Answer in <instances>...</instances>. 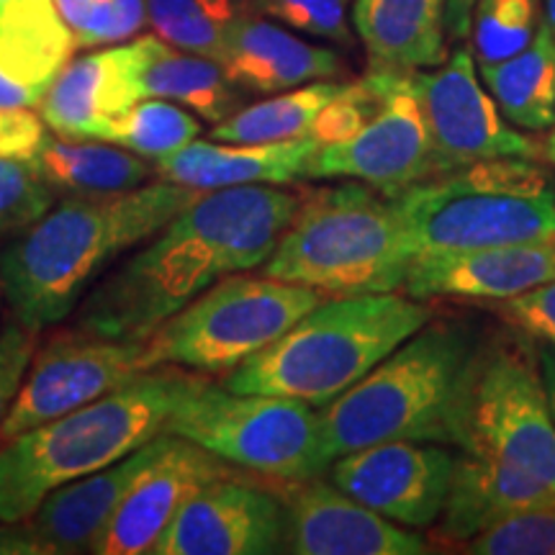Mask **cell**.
Masks as SVG:
<instances>
[{
  "label": "cell",
  "mask_w": 555,
  "mask_h": 555,
  "mask_svg": "<svg viewBox=\"0 0 555 555\" xmlns=\"http://www.w3.org/2000/svg\"><path fill=\"white\" fill-rule=\"evenodd\" d=\"M165 435H157L114 466L50 491L24 522L0 525V553H93L129 486L163 448Z\"/></svg>",
  "instance_id": "15"
},
{
  "label": "cell",
  "mask_w": 555,
  "mask_h": 555,
  "mask_svg": "<svg viewBox=\"0 0 555 555\" xmlns=\"http://www.w3.org/2000/svg\"><path fill=\"white\" fill-rule=\"evenodd\" d=\"M453 463L440 442L391 440L335 457L330 481L391 522L425 530L440 517Z\"/></svg>",
  "instance_id": "14"
},
{
  "label": "cell",
  "mask_w": 555,
  "mask_h": 555,
  "mask_svg": "<svg viewBox=\"0 0 555 555\" xmlns=\"http://www.w3.org/2000/svg\"><path fill=\"white\" fill-rule=\"evenodd\" d=\"M491 309H496L499 317L535 343L555 347V281L525 291L515 298L491 301Z\"/></svg>",
  "instance_id": "36"
},
{
  "label": "cell",
  "mask_w": 555,
  "mask_h": 555,
  "mask_svg": "<svg viewBox=\"0 0 555 555\" xmlns=\"http://www.w3.org/2000/svg\"><path fill=\"white\" fill-rule=\"evenodd\" d=\"M499 111L519 129L543 131L555 121V34L545 16L535 39L515 57L478 67Z\"/></svg>",
  "instance_id": "28"
},
{
  "label": "cell",
  "mask_w": 555,
  "mask_h": 555,
  "mask_svg": "<svg viewBox=\"0 0 555 555\" xmlns=\"http://www.w3.org/2000/svg\"><path fill=\"white\" fill-rule=\"evenodd\" d=\"M535 356H538L540 378H543V386H545L547 404H551V412H553V420H555V347L538 343Z\"/></svg>",
  "instance_id": "41"
},
{
  "label": "cell",
  "mask_w": 555,
  "mask_h": 555,
  "mask_svg": "<svg viewBox=\"0 0 555 555\" xmlns=\"http://www.w3.org/2000/svg\"><path fill=\"white\" fill-rule=\"evenodd\" d=\"M78 47H108L111 0H54Z\"/></svg>",
  "instance_id": "39"
},
{
  "label": "cell",
  "mask_w": 555,
  "mask_h": 555,
  "mask_svg": "<svg viewBox=\"0 0 555 555\" xmlns=\"http://www.w3.org/2000/svg\"><path fill=\"white\" fill-rule=\"evenodd\" d=\"M198 371L157 365L106 397L5 440L0 525L24 522L50 491L95 474L168 433V416Z\"/></svg>",
  "instance_id": "3"
},
{
  "label": "cell",
  "mask_w": 555,
  "mask_h": 555,
  "mask_svg": "<svg viewBox=\"0 0 555 555\" xmlns=\"http://www.w3.org/2000/svg\"><path fill=\"white\" fill-rule=\"evenodd\" d=\"M54 196L95 198L134 191L150 183L155 163H147L119 144L99 139L47 137L37 157L26 165Z\"/></svg>",
  "instance_id": "27"
},
{
  "label": "cell",
  "mask_w": 555,
  "mask_h": 555,
  "mask_svg": "<svg viewBox=\"0 0 555 555\" xmlns=\"http://www.w3.org/2000/svg\"><path fill=\"white\" fill-rule=\"evenodd\" d=\"M137 101H142L137 90V44L129 41L69 60L39 103V114L54 134L108 142L114 121Z\"/></svg>",
  "instance_id": "20"
},
{
  "label": "cell",
  "mask_w": 555,
  "mask_h": 555,
  "mask_svg": "<svg viewBox=\"0 0 555 555\" xmlns=\"http://www.w3.org/2000/svg\"><path fill=\"white\" fill-rule=\"evenodd\" d=\"M13 3V0H0V16H3L5 13V9H9V5Z\"/></svg>",
  "instance_id": "44"
},
{
  "label": "cell",
  "mask_w": 555,
  "mask_h": 555,
  "mask_svg": "<svg viewBox=\"0 0 555 555\" xmlns=\"http://www.w3.org/2000/svg\"><path fill=\"white\" fill-rule=\"evenodd\" d=\"M78 50L54 0H13L0 16V108H34Z\"/></svg>",
  "instance_id": "22"
},
{
  "label": "cell",
  "mask_w": 555,
  "mask_h": 555,
  "mask_svg": "<svg viewBox=\"0 0 555 555\" xmlns=\"http://www.w3.org/2000/svg\"><path fill=\"white\" fill-rule=\"evenodd\" d=\"M476 0H448L446 21H448V37L461 41L470 34V18H474Z\"/></svg>",
  "instance_id": "40"
},
{
  "label": "cell",
  "mask_w": 555,
  "mask_h": 555,
  "mask_svg": "<svg viewBox=\"0 0 555 555\" xmlns=\"http://www.w3.org/2000/svg\"><path fill=\"white\" fill-rule=\"evenodd\" d=\"M57 196L26 165L0 157V245L31 227Z\"/></svg>",
  "instance_id": "35"
},
{
  "label": "cell",
  "mask_w": 555,
  "mask_h": 555,
  "mask_svg": "<svg viewBox=\"0 0 555 555\" xmlns=\"http://www.w3.org/2000/svg\"><path fill=\"white\" fill-rule=\"evenodd\" d=\"M412 260L388 193L352 180L301 198L262 273L322 296L391 294Z\"/></svg>",
  "instance_id": "6"
},
{
  "label": "cell",
  "mask_w": 555,
  "mask_h": 555,
  "mask_svg": "<svg viewBox=\"0 0 555 555\" xmlns=\"http://www.w3.org/2000/svg\"><path fill=\"white\" fill-rule=\"evenodd\" d=\"M545 155H547V159H551V163L555 165V121H553V134H551V139H547Z\"/></svg>",
  "instance_id": "43"
},
{
  "label": "cell",
  "mask_w": 555,
  "mask_h": 555,
  "mask_svg": "<svg viewBox=\"0 0 555 555\" xmlns=\"http://www.w3.org/2000/svg\"><path fill=\"white\" fill-rule=\"evenodd\" d=\"M555 494L535 476L509 466L499 457L466 453L455 455L446 504L435 522L433 543L466 545L499 519L527 506L553 504Z\"/></svg>",
  "instance_id": "21"
},
{
  "label": "cell",
  "mask_w": 555,
  "mask_h": 555,
  "mask_svg": "<svg viewBox=\"0 0 555 555\" xmlns=\"http://www.w3.org/2000/svg\"><path fill=\"white\" fill-rule=\"evenodd\" d=\"M545 21L551 24V29L555 34V0H545Z\"/></svg>",
  "instance_id": "42"
},
{
  "label": "cell",
  "mask_w": 555,
  "mask_h": 555,
  "mask_svg": "<svg viewBox=\"0 0 555 555\" xmlns=\"http://www.w3.org/2000/svg\"><path fill=\"white\" fill-rule=\"evenodd\" d=\"M201 134V121L189 108L165 99H142L111 127L108 142L144 159H165Z\"/></svg>",
  "instance_id": "31"
},
{
  "label": "cell",
  "mask_w": 555,
  "mask_h": 555,
  "mask_svg": "<svg viewBox=\"0 0 555 555\" xmlns=\"http://www.w3.org/2000/svg\"><path fill=\"white\" fill-rule=\"evenodd\" d=\"M144 371H150L147 339L129 343L78 327L60 332L44 347H37L0 429V442L93 404Z\"/></svg>",
  "instance_id": "11"
},
{
  "label": "cell",
  "mask_w": 555,
  "mask_h": 555,
  "mask_svg": "<svg viewBox=\"0 0 555 555\" xmlns=\"http://www.w3.org/2000/svg\"><path fill=\"white\" fill-rule=\"evenodd\" d=\"M463 553L474 555H555V502L527 506L470 538Z\"/></svg>",
  "instance_id": "33"
},
{
  "label": "cell",
  "mask_w": 555,
  "mask_h": 555,
  "mask_svg": "<svg viewBox=\"0 0 555 555\" xmlns=\"http://www.w3.org/2000/svg\"><path fill=\"white\" fill-rule=\"evenodd\" d=\"M437 172L491 157H535V142L504 119L478 80L474 54L455 50L440 67L412 73Z\"/></svg>",
  "instance_id": "13"
},
{
  "label": "cell",
  "mask_w": 555,
  "mask_h": 555,
  "mask_svg": "<svg viewBox=\"0 0 555 555\" xmlns=\"http://www.w3.org/2000/svg\"><path fill=\"white\" fill-rule=\"evenodd\" d=\"M450 446L522 468L555 494V420L535 352L512 337L474 350Z\"/></svg>",
  "instance_id": "10"
},
{
  "label": "cell",
  "mask_w": 555,
  "mask_h": 555,
  "mask_svg": "<svg viewBox=\"0 0 555 555\" xmlns=\"http://www.w3.org/2000/svg\"><path fill=\"white\" fill-rule=\"evenodd\" d=\"M39 332L21 327L18 322L0 330V429L16 401L26 371L39 347Z\"/></svg>",
  "instance_id": "37"
},
{
  "label": "cell",
  "mask_w": 555,
  "mask_h": 555,
  "mask_svg": "<svg viewBox=\"0 0 555 555\" xmlns=\"http://www.w3.org/2000/svg\"><path fill=\"white\" fill-rule=\"evenodd\" d=\"M0 307H3V296H0ZM0 330H3V324H0Z\"/></svg>",
  "instance_id": "45"
},
{
  "label": "cell",
  "mask_w": 555,
  "mask_h": 555,
  "mask_svg": "<svg viewBox=\"0 0 555 555\" xmlns=\"http://www.w3.org/2000/svg\"><path fill=\"white\" fill-rule=\"evenodd\" d=\"M283 553V502L278 491L221 478L183 504L152 555Z\"/></svg>",
  "instance_id": "18"
},
{
  "label": "cell",
  "mask_w": 555,
  "mask_h": 555,
  "mask_svg": "<svg viewBox=\"0 0 555 555\" xmlns=\"http://www.w3.org/2000/svg\"><path fill=\"white\" fill-rule=\"evenodd\" d=\"M555 281V234L512 245L414 255L401 294L461 301H504Z\"/></svg>",
  "instance_id": "19"
},
{
  "label": "cell",
  "mask_w": 555,
  "mask_h": 555,
  "mask_svg": "<svg viewBox=\"0 0 555 555\" xmlns=\"http://www.w3.org/2000/svg\"><path fill=\"white\" fill-rule=\"evenodd\" d=\"M301 196L283 185L201 191L155 237L108 268L73 311L90 335L139 343L221 278L262 268Z\"/></svg>",
  "instance_id": "1"
},
{
  "label": "cell",
  "mask_w": 555,
  "mask_h": 555,
  "mask_svg": "<svg viewBox=\"0 0 555 555\" xmlns=\"http://www.w3.org/2000/svg\"><path fill=\"white\" fill-rule=\"evenodd\" d=\"M198 193L155 178L114 196L54 201L0 245V296L13 322L34 332L65 322L108 268L155 237Z\"/></svg>",
  "instance_id": "2"
},
{
  "label": "cell",
  "mask_w": 555,
  "mask_h": 555,
  "mask_svg": "<svg viewBox=\"0 0 555 555\" xmlns=\"http://www.w3.org/2000/svg\"><path fill=\"white\" fill-rule=\"evenodd\" d=\"M219 62L247 93H283L343 73L337 52L311 44L273 18L255 16V11L232 26Z\"/></svg>",
  "instance_id": "24"
},
{
  "label": "cell",
  "mask_w": 555,
  "mask_h": 555,
  "mask_svg": "<svg viewBox=\"0 0 555 555\" xmlns=\"http://www.w3.org/2000/svg\"><path fill=\"white\" fill-rule=\"evenodd\" d=\"M255 13L278 21L291 31L350 47L352 29L347 21L350 0H249Z\"/></svg>",
  "instance_id": "34"
},
{
  "label": "cell",
  "mask_w": 555,
  "mask_h": 555,
  "mask_svg": "<svg viewBox=\"0 0 555 555\" xmlns=\"http://www.w3.org/2000/svg\"><path fill=\"white\" fill-rule=\"evenodd\" d=\"M540 21V0H476L468 34L476 65L515 57L535 39Z\"/></svg>",
  "instance_id": "32"
},
{
  "label": "cell",
  "mask_w": 555,
  "mask_h": 555,
  "mask_svg": "<svg viewBox=\"0 0 555 555\" xmlns=\"http://www.w3.org/2000/svg\"><path fill=\"white\" fill-rule=\"evenodd\" d=\"M343 82L317 80L309 86L283 90L273 99L242 106L229 119L214 124V142L268 144L283 139L309 137V129L327 103L335 99Z\"/></svg>",
  "instance_id": "29"
},
{
  "label": "cell",
  "mask_w": 555,
  "mask_h": 555,
  "mask_svg": "<svg viewBox=\"0 0 555 555\" xmlns=\"http://www.w3.org/2000/svg\"><path fill=\"white\" fill-rule=\"evenodd\" d=\"M412 255L547 240L555 185L530 157H491L388 193Z\"/></svg>",
  "instance_id": "7"
},
{
  "label": "cell",
  "mask_w": 555,
  "mask_h": 555,
  "mask_svg": "<svg viewBox=\"0 0 555 555\" xmlns=\"http://www.w3.org/2000/svg\"><path fill=\"white\" fill-rule=\"evenodd\" d=\"M50 137V127L34 108H0V157L29 165Z\"/></svg>",
  "instance_id": "38"
},
{
  "label": "cell",
  "mask_w": 555,
  "mask_h": 555,
  "mask_svg": "<svg viewBox=\"0 0 555 555\" xmlns=\"http://www.w3.org/2000/svg\"><path fill=\"white\" fill-rule=\"evenodd\" d=\"M227 461L196 442L165 435L163 448L134 478L95 545L99 555H142L155 551L172 517L208 483L234 478Z\"/></svg>",
  "instance_id": "17"
},
{
  "label": "cell",
  "mask_w": 555,
  "mask_h": 555,
  "mask_svg": "<svg viewBox=\"0 0 555 555\" xmlns=\"http://www.w3.org/2000/svg\"><path fill=\"white\" fill-rule=\"evenodd\" d=\"M448 0H352L371 69L420 73L448 60Z\"/></svg>",
  "instance_id": "25"
},
{
  "label": "cell",
  "mask_w": 555,
  "mask_h": 555,
  "mask_svg": "<svg viewBox=\"0 0 555 555\" xmlns=\"http://www.w3.org/2000/svg\"><path fill=\"white\" fill-rule=\"evenodd\" d=\"M134 44L139 99L172 101L211 124L245 106L247 90L229 78L221 62L178 50L157 34L139 37Z\"/></svg>",
  "instance_id": "26"
},
{
  "label": "cell",
  "mask_w": 555,
  "mask_h": 555,
  "mask_svg": "<svg viewBox=\"0 0 555 555\" xmlns=\"http://www.w3.org/2000/svg\"><path fill=\"white\" fill-rule=\"evenodd\" d=\"M322 144L314 137L283 139L268 144L201 142L193 139L170 157L157 159L159 180L193 191L234 189V185H288L309 178L311 159Z\"/></svg>",
  "instance_id": "23"
},
{
  "label": "cell",
  "mask_w": 555,
  "mask_h": 555,
  "mask_svg": "<svg viewBox=\"0 0 555 555\" xmlns=\"http://www.w3.org/2000/svg\"><path fill=\"white\" fill-rule=\"evenodd\" d=\"M474 343L461 327L427 322L356 386L319 409L327 463L391 440L448 446Z\"/></svg>",
  "instance_id": "5"
},
{
  "label": "cell",
  "mask_w": 555,
  "mask_h": 555,
  "mask_svg": "<svg viewBox=\"0 0 555 555\" xmlns=\"http://www.w3.org/2000/svg\"><path fill=\"white\" fill-rule=\"evenodd\" d=\"M322 294L273 275L234 273L208 286L147 337V365L232 373L281 339Z\"/></svg>",
  "instance_id": "8"
},
{
  "label": "cell",
  "mask_w": 555,
  "mask_h": 555,
  "mask_svg": "<svg viewBox=\"0 0 555 555\" xmlns=\"http://www.w3.org/2000/svg\"><path fill=\"white\" fill-rule=\"evenodd\" d=\"M433 319L420 298L391 294L332 296L307 311L281 339L227 373L237 393L327 406Z\"/></svg>",
  "instance_id": "4"
},
{
  "label": "cell",
  "mask_w": 555,
  "mask_h": 555,
  "mask_svg": "<svg viewBox=\"0 0 555 555\" xmlns=\"http://www.w3.org/2000/svg\"><path fill=\"white\" fill-rule=\"evenodd\" d=\"M249 11V0H147V24L178 50L219 62L229 31Z\"/></svg>",
  "instance_id": "30"
},
{
  "label": "cell",
  "mask_w": 555,
  "mask_h": 555,
  "mask_svg": "<svg viewBox=\"0 0 555 555\" xmlns=\"http://www.w3.org/2000/svg\"><path fill=\"white\" fill-rule=\"evenodd\" d=\"M168 433L232 466L275 481H304L330 468L319 412L294 399L237 393L198 373L168 416Z\"/></svg>",
  "instance_id": "9"
},
{
  "label": "cell",
  "mask_w": 555,
  "mask_h": 555,
  "mask_svg": "<svg viewBox=\"0 0 555 555\" xmlns=\"http://www.w3.org/2000/svg\"><path fill=\"white\" fill-rule=\"evenodd\" d=\"M378 106L356 134L322 144L311 159L309 178H345L393 193L437 176L433 142L412 73L373 69Z\"/></svg>",
  "instance_id": "12"
},
{
  "label": "cell",
  "mask_w": 555,
  "mask_h": 555,
  "mask_svg": "<svg viewBox=\"0 0 555 555\" xmlns=\"http://www.w3.org/2000/svg\"><path fill=\"white\" fill-rule=\"evenodd\" d=\"M283 502V551L294 555H425L429 540L386 519L339 491L335 483L286 481Z\"/></svg>",
  "instance_id": "16"
}]
</instances>
